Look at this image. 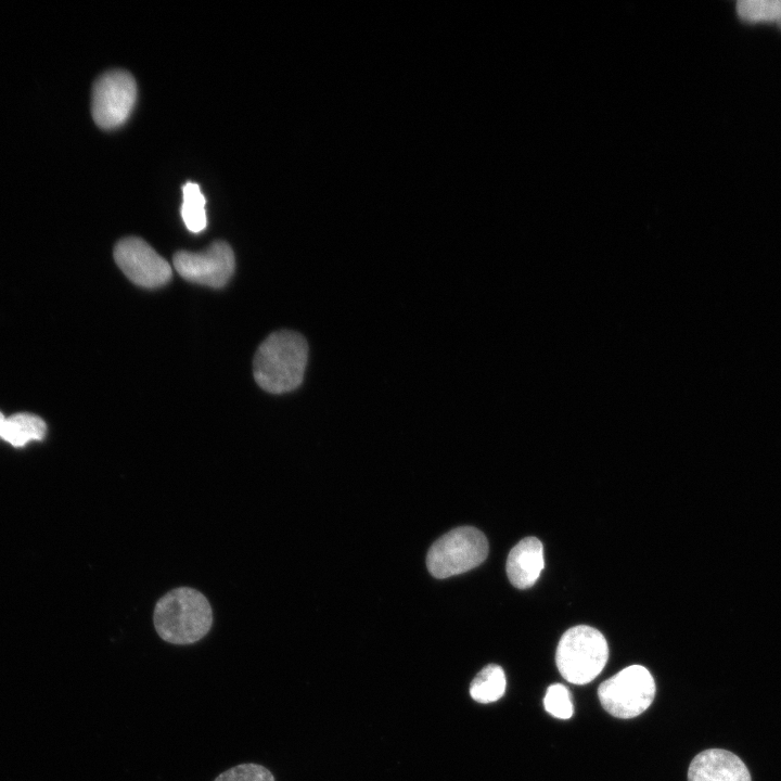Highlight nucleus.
<instances>
[{
    "instance_id": "f3484780",
    "label": "nucleus",
    "mask_w": 781,
    "mask_h": 781,
    "mask_svg": "<svg viewBox=\"0 0 781 781\" xmlns=\"http://www.w3.org/2000/svg\"><path fill=\"white\" fill-rule=\"evenodd\" d=\"M4 420H5V417L0 412V435H1V431H2V426H3Z\"/></svg>"
},
{
    "instance_id": "ddd939ff",
    "label": "nucleus",
    "mask_w": 781,
    "mask_h": 781,
    "mask_svg": "<svg viewBox=\"0 0 781 781\" xmlns=\"http://www.w3.org/2000/svg\"><path fill=\"white\" fill-rule=\"evenodd\" d=\"M206 200L197 183L187 182L182 188L181 217L193 233H199L206 228L207 217L205 210Z\"/></svg>"
},
{
    "instance_id": "a211bd4d",
    "label": "nucleus",
    "mask_w": 781,
    "mask_h": 781,
    "mask_svg": "<svg viewBox=\"0 0 781 781\" xmlns=\"http://www.w3.org/2000/svg\"><path fill=\"white\" fill-rule=\"evenodd\" d=\"M779 24L781 25V17L778 20Z\"/></svg>"
},
{
    "instance_id": "0eeeda50",
    "label": "nucleus",
    "mask_w": 781,
    "mask_h": 781,
    "mask_svg": "<svg viewBox=\"0 0 781 781\" xmlns=\"http://www.w3.org/2000/svg\"><path fill=\"white\" fill-rule=\"evenodd\" d=\"M174 267L192 283L218 289L231 279L235 259L227 242L215 241L202 252L178 251L174 255Z\"/></svg>"
},
{
    "instance_id": "4468645a",
    "label": "nucleus",
    "mask_w": 781,
    "mask_h": 781,
    "mask_svg": "<svg viewBox=\"0 0 781 781\" xmlns=\"http://www.w3.org/2000/svg\"><path fill=\"white\" fill-rule=\"evenodd\" d=\"M738 14L747 21H773L781 17V0H741Z\"/></svg>"
},
{
    "instance_id": "6e6552de",
    "label": "nucleus",
    "mask_w": 781,
    "mask_h": 781,
    "mask_svg": "<svg viewBox=\"0 0 781 781\" xmlns=\"http://www.w3.org/2000/svg\"><path fill=\"white\" fill-rule=\"evenodd\" d=\"M114 259L125 276L142 287L162 286L172 276L167 260L140 238L129 236L118 241Z\"/></svg>"
},
{
    "instance_id": "f8f14e48",
    "label": "nucleus",
    "mask_w": 781,
    "mask_h": 781,
    "mask_svg": "<svg viewBox=\"0 0 781 781\" xmlns=\"http://www.w3.org/2000/svg\"><path fill=\"white\" fill-rule=\"evenodd\" d=\"M505 683L503 669L499 665L489 664L471 682L470 694L478 703L496 702L504 694Z\"/></svg>"
},
{
    "instance_id": "f257e3e1",
    "label": "nucleus",
    "mask_w": 781,
    "mask_h": 781,
    "mask_svg": "<svg viewBox=\"0 0 781 781\" xmlns=\"http://www.w3.org/2000/svg\"><path fill=\"white\" fill-rule=\"evenodd\" d=\"M307 360L308 344L302 334L291 330L273 332L255 354L254 379L271 394L294 390L304 380Z\"/></svg>"
},
{
    "instance_id": "1a4fd4ad",
    "label": "nucleus",
    "mask_w": 781,
    "mask_h": 781,
    "mask_svg": "<svg viewBox=\"0 0 781 781\" xmlns=\"http://www.w3.org/2000/svg\"><path fill=\"white\" fill-rule=\"evenodd\" d=\"M688 781H752V778L743 760L735 754L709 748L692 759Z\"/></svg>"
},
{
    "instance_id": "2eb2a0df",
    "label": "nucleus",
    "mask_w": 781,
    "mask_h": 781,
    "mask_svg": "<svg viewBox=\"0 0 781 781\" xmlns=\"http://www.w3.org/2000/svg\"><path fill=\"white\" fill-rule=\"evenodd\" d=\"M543 706L550 715L560 719L571 718L574 712L569 692L561 683H553L547 689Z\"/></svg>"
},
{
    "instance_id": "7ed1b4c3",
    "label": "nucleus",
    "mask_w": 781,
    "mask_h": 781,
    "mask_svg": "<svg viewBox=\"0 0 781 781\" xmlns=\"http://www.w3.org/2000/svg\"><path fill=\"white\" fill-rule=\"evenodd\" d=\"M609 646L593 627L578 625L566 630L558 644L555 662L562 677L574 684L592 681L604 668Z\"/></svg>"
},
{
    "instance_id": "39448f33",
    "label": "nucleus",
    "mask_w": 781,
    "mask_h": 781,
    "mask_svg": "<svg viewBox=\"0 0 781 781\" xmlns=\"http://www.w3.org/2000/svg\"><path fill=\"white\" fill-rule=\"evenodd\" d=\"M655 682L651 673L641 665L622 669L598 688L602 707L612 716L629 719L642 714L653 702Z\"/></svg>"
},
{
    "instance_id": "f03ea898",
    "label": "nucleus",
    "mask_w": 781,
    "mask_h": 781,
    "mask_svg": "<svg viewBox=\"0 0 781 781\" xmlns=\"http://www.w3.org/2000/svg\"><path fill=\"white\" fill-rule=\"evenodd\" d=\"M153 623L156 633L165 642L193 644L210 630L213 610L202 592L190 587H179L157 601Z\"/></svg>"
},
{
    "instance_id": "9d476101",
    "label": "nucleus",
    "mask_w": 781,
    "mask_h": 781,
    "mask_svg": "<svg viewBox=\"0 0 781 781\" xmlns=\"http://www.w3.org/2000/svg\"><path fill=\"white\" fill-rule=\"evenodd\" d=\"M543 567V547L536 537H526L518 541L511 549L505 566L510 582L518 589L535 585Z\"/></svg>"
},
{
    "instance_id": "423d86ee",
    "label": "nucleus",
    "mask_w": 781,
    "mask_h": 781,
    "mask_svg": "<svg viewBox=\"0 0 781 781\" xmlns=\"http://www.w3.org/2000/svg\"><path fill=\"white\" fill-rule=\"evenodd\" d=\"M137 99V85L126 71L115 69L101 75L94 82L91 112L95 124L112 129L129 117Z\"/></svg>"
},
{
    "instance_id": "dca6fc26",
    "label": "nucleus",
    "mask_w": 781,
    "mask_h": 781,
    "mask_svg": "<svg viewBox=\"0 0 781 781\" xmlns=\"http://www.w3.org/2000/svg\"><path fill=\"white\" fill-rule=\"evenodd\" d=\"M214 781H276V779L265 766L245 763L221 772Z\"/></svg>"
},
{
    "instance_id": "20e7f679",
    "label": "nucleus",
    "mask_w": 781,
    "mask_h": 781,
    "mask_svg": "<svg viewBox=\"0 0 781 781\" xmlns=\"http://www.w3.org/2000/svg\"><path fill=\"white\" fill-rule=\"evenodd\" d=\"M488 554L485 535L475 527L454 528L428 550L426 565L436 578H447L478 566Z\"/></svg>"
},
{
    "instance_id": "9b49d317",
    "label": "nucleus",
    "mask_w": 781,
    "mask_h": 781,
    "mask_svg": "<svg viewBox=\"0 0 781 781\" xmlns=\"http://www.w3.org/2000/svg\"><path fill=\"white\" fill-rule=\"evenodd\" d=\"M47 432L42 419L30 413H16L5 418L0 438L14 447H22L30 440H40Z\"/></svg>"
}]
</instances>
